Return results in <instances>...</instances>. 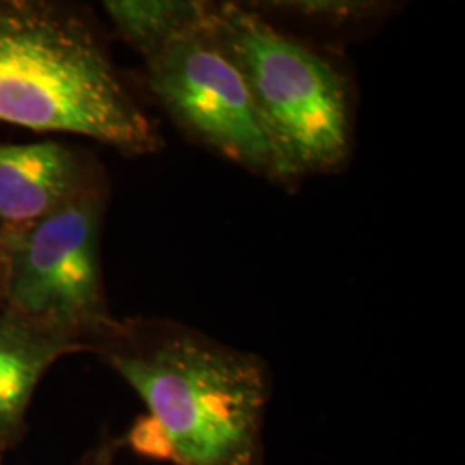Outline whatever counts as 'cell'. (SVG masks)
<instances>
[{
	"instance_id": "cell-10",
	"label": "cell",
	"mask_w": 465,
	"mask_h": 465,
	"mask_svg": "<svg viewBox=\"0 0 465 465\" xmlns=\"http://www.w3.org/2000/svg\"><path fill=\"white\" fill-rule=\"evenodd\" d=\"M5 282H7V249L4 240L0 238V307L4 305Z\"/></svg>"
},
{
	"instance_id": "cell-5",
	"label": "cell",
	"mask_w": 465,
	"mask_h": 465,
	"mask_svg": "<svg viewBox=\"0 0 465 465\" xmlns=\"http://www.w3.org/2000/svg\"><path fill=\"white\" fill-rule=\"evenodd\" d=\"M145 84L193 142L269 182L295 183L214 17L145 59Z\"/></svg>"
},
{
	"instance_id": "cell-6",
	"label": "cell",
	"mask_w": 465,
	"mask_h": 465,
	"mask_svg": "<svg viewBox=\"0 0 465 465\" xmlns=\"http://www.w3.org/2000/svg\"><path fill=\"white\" fill-rule=\"evenodd\" d=\"M104 178L88 152L66 143H0V238L28 230Z\"/></svg>"
},
{
	"instance_id": "cell-7",
	"label": "cell",
	"mask_w": 465,
	"mask_h": 465,
	"mask_svg": "<svg viewBox=\"0 0 465 465\" xmlns=\"http://www.w3.org/2000/svg\"><path fill=\"white\" fill-rule=\"evenodd\" d=\"M80 351L76 345L0 307V453L23 441L35 391L50 367Z\"/></svg>"
},
{
	"instance_id": "cell-9",
	"label": "cell",
	"mask_w": 465,
	"mask_h": 465,
	"mask_svg": "<svg viewBox=\"0 0 465 465\" xmlns=\"http://www.w3.org/2000/svg\"><path fill=\"white\" fill-rule=\"evenodd\" d=\"M261 15L290 17L328 30H353L388 16V2L367 0H274L250 4Z\"/></svg>"
},
{
	"instance_id": "cell-1",
	"label": "cell",
	"mask_w": 465,
	"mask_h": 465,
	"mask_svg": "<svg viewBox=\"0 0 465 465\" xmlns=\"http://www.w3.org/2000/svg\"><path fill=\"white\" fill-rule=\"evenodd\" d=\"M92 353L147 407L123 447L169 465H264L266 362L180 322L117 319Z\"/></svg>"
},
{
	"instance_id": "cell-2",
	"label": "cell",
	"mask_w": 465,
	"mask_h": 465,
	"mask_svg": "<svg viewBox=\"0 0 465 465\" xmlns=\"http://www.w3.org/2000/svg\"><path fill=\"white\" fill-rule=\"evenodd\" d=\"M0 123L78 134L134 157L164 143L94 21L47 0H0Z\"/></svg>"
},
{
	"instance_id": "cell-4",
	"label": "cell",
	"mask_w": 465,
	"mask_h": 465,
	"mask_svg": "<svg viewBox=\"0 0 465 465\" xmlns=\"http://www.w3.org/2000/svg\"><path fill=\"white\" fill-rule=\"evenodd\" d=\"M105 178L57 213L4 240V309L82 351H94L113 316L102 272Z\"/></svg>"
},
{
	"instance_id": "cell-8",
	"label": "cell",
	"mask_w": 465,
	"mask_h": 465,
	"mask_svg": "<svg viewBox=\"0 0 465 465\" xmlns=\"http://www.w3.org/2000/svg\"><path fill=\"white\" fill-rule=\"evenodd\" d=\"M102 9L117 35L143 59L209 25L216 4L200 0H107Z\"/></svg>"
},
{
	"instance_id": "cell-3",
	"label": "cell",
	"mask_w": 465,
	"mask_h": 465,
	"mask_svg": "<svg viewBox=\"0 0 465 465\" xmlns=\"http://www.w3.org/2000/svg\"><path fill=\"white\" fill-rule=\"evenodd\" d=\"M214 28L243 71L295 183L343 166L351 149L345 74L245 4H216Z\"/></svg>"
}]
</instances>
